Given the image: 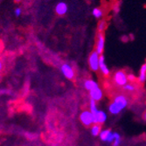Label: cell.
Masks as SVG:
<instances>
[{
    "instance_id": "7a4b0ae2",
    "label": "cell",
    "mask_w": 146,
    "mask_h": 146,
    "mask_svg": "<svg viewBox=\"0 0 146 146\" xmlns=\"http://www.w3.org/2000/svg\"><path fill=\"white\" fill-rule=\"evenodd\" d=\"M80 119H81L82 123L86 126H90L92 124H95L94 115L90 111H83L81 114V115H80Z\"/></svg>"
},
{
    "instance_id": "603a6c76",
    "label": "cell",
    "mask_w": 146,
    "mask_h": 146,
    "mask_svg": "<svg viewBox=\"0 0 146 146\" xmlns=\"http://www.w3.org/2000/svg\"><path fill=\"white\" fill-rule=\"evenodd\" d=\"M134 79V75L133 74H129V75H128V81L129 80H133Z\"/></svg>"
},
{
    "instance_id": "8fae6325",
    "label": "cell",
    "mask_w": 146,
    "mask_h": 146,
    "mask_svg": "<svg viewBox=\"0 0 146 146\" xmlns=\"http://www.w3.org/2000/svg\"><path fill=\"white\" fill-rule=\"evenodd\" d=\"M55 11L58 15H64L67 13L68 11V5L64 3V2H60L59 4H57L56 7H55Z\"/></svg>"
},
{
    "instance_id": "4fadbf2b",
    "label": "cell",
    "mask_w": 146,
    "mask_h": 146,
    "mask_svg": "<svg viewBox=\"0 0 146 146\" xmlns=\"http://www.w3.org/2000/svg\"><path fill=\"white\" fill-rule=\"evenodd\" d=\"M138 80H139V82L141 83H143L146 81V62L142 66L141 68H140Z\"/></svg>"
},
{
    "instance_id": "ac0fdd59",
    "label": "cell",
    "mask_w": 146,
    "mask_h": 146,
    "mask_svg": "<svg viewBox=\"0 0 146 146\" xmlns=\"http://www.w3.org/2000/svg\"><path fill=\"white\" fill-rule=\"evenodd\" d=\"M112 143H113V146H119L121 143V136L119 135L117 132H115V138Z\"/></svg>"
},
{
    "instance_id": "e0dca14e",
    "label": "cell",
    "mask_w": 146,
    "mask_h": 146,
    "mask_svg": "<svg viewBox=\"0 0 146 146\" xmlns=\"http://www.w3.org/2000/svg\"><path fill=\"white\" fill-rule=\"evenodd\" d=\"M98 111V109H97V106L96 104V102L94 100L90 99V112L94 115L96 114V112Z\"/></svg>"
},
{
    "instance_id": "8992f818",
    "label": "cell",
    "mask_w": 146,
    "mask_h": 146,
    "mask_svg": "<svg viewBox=\"0 0 146 146\" xmlns=\"http://www.w3.org/2000/svg\"><path fill=\"white\" fill-rule=\"evenodd\" d=\"M104 44H105V38L104 35L102 33H99L97 35V39H96V52L99 55H102L103 49H104Z\"/></svg>"
},
{
    "instance_id": "d6986e66",
    "label": "cell",
    "mask_w": 146,
    "mask_h": 146,
    "mask_svg": "<svg viewBox=\"0 0 146 146\" xmlns=\"http://www.w3.org/2000/svg\"><path fill=\"white\" fill-rule=\"evenodd\" d=\"M106 27H107V23H106L104 20L100 21V23L98 24V30H99V32L102 33V32L106 29Z\"/></svg>"
},
{
    "instance_id": "5bb4252c",
    "label": "cell",
    "mask_w": 146,
    "mask_h": 146,
    "mask_svg": "<svg viewBox=\"0 0 146 146\" xmlns=\"http://www.w3.org/2000/svg\"><path fill=\"white\" fill-rule=\"evenodd\" d=\"M101 131L102 130H101V127H100L99 124H94L91 128V134L93 136H95V137L99 136L100 133H101Z\"/></svg>"
},
{
    "instance_id": "52a82bcc",
    "label": "cell",
    "mask_w": 146,
    "mask_h": 146,
    "mask_svg": "<svg viewBox=\"0 0 146 146\" xmlns=\"http://www.w3.org/2000/svg\"><path fill=\"white\" fill-rule=\"evenodd\" d=\"M95 124H102L107 120V114L102 110H98L96 114H94Z\"/></svg>"
},
{
    "instance_id": "9c48e42d",
    "label": "cell",
    "mask_w": 146,
    "mask_h": 146,
    "mask_svg": "<svg viewBox=\"0 0 146 146\" xmlns=\"http://www.w3.org/2000/svg\"><path fill=\"white\" fill-rule=\"evenodd\" d=\"M89 95H90V98L92 100H94L95 102H98L102 98V91L100 88H96L95 89H93L91 91H89Z\"/></svg>"
},
{
    "instance_id": "ffe728a7",
    "label": "cell",
    "mask_w": 146,
    "mask_h": 146,
    "mask_svg": "<svg viewBox=\"0 0 146 146\" xmlns=\"http://www.w3.org/2000/svg\"><path fill=\"white\" fill-rule=\"evenodd\" d=\"M123 88H124V90H126V91H134L135 90V87L132 85V84H130V83H127L125 86H123Z\"/></svg>"
},
{
    "instance_id": "2e32d148",
    "label": "cell",
    "mask_w": 146,
    "mask_h": 146,
    "mask_svg": "<svg viewBox=\"0 0 146 146\" xmlns=\"http://www.w3.org/2000/svg\"><path fill=\"white\" fill-rule=\"evenodd\" d=\"M92 14L96 19H101L103 15V12L101 9L99 8H95L94 10L92 11Z\"/></svg>"
},
{
    "instance_id": "9a60e30c",
    "label": "cell",
    "mask_w": 146,
    "mask_h": 146,
    "mask_svg": "<svg viewBox=\"0 0 146 146\" xmlns=\"http://www.w3.org/2000/svg\"><path fill=\"white\" fill-rule=\"evenodd\" d=\"M109 111H110L112 115H118L119 113L121 112L120 109H119L114 102H112V103L110 105V107H109Z\"/></svg>"
},
{
    "instance_id": "5b68a950",
    "label": "cell",
    "mask_w": 146,
    "mask_h": 146,
    "mask_svg": "<svg viewBox=\"0 0 146 146\" xmlns=\"http://www.w3.org/2000/svg\"><path fill=\"white\" fill-rule=\"evenodd\" d=\"M60 71H61V73L63 74V75L66 78H68L69 80L73 79L74 76V69H73V68L71 67L69 64H67V63L63 64L60 67Z\"/></svg>"
},
{
    "instance_id": "277c9868",
    "label": "cell",
    "mask_w": 146,
    "mask_h": 146,
    "mask_svg": "<svg viewBox=\"0 0 146 146\" xmlns=\"http://www.w3.org/2000/svg\"><path fill=\"white\" fill-rule=\"evenodd\" d=\"M100 138L104 141V142H107V143H113L114 142V138H115V133L110 129H104L102 130L101 133L99 135Z\"/></svg>"
},
{
    "instance_id": "44dd1931",
    "label": "cell",
    "mask_w": 146,
    "mask_h": 146,
    "mask_svg": "<svg viewBox=\"0 0 146 146\" xmlns=\"http://www.w3.org/2000/svg\"><path fill=\"white\" fill-rule=\"evenodd\" d=\"M20 13H21V9L20 8H17L15 10V15L16 16H19L20 15Z\"/></svg>"
},
{
    "instance_id": "cb8c5ba5",
    "label": "cell",
    "mask_w": 146,
    "mask_h": 146,
    "mask_svg": "<svg viewBox=\"0 0 146 146\" xmlns=\"http://www.w3.org/2000/svg\"><path fill=\"white\" fill-rule=\"evenodd\" d=\"M143 118H144V120L146 121V112L144 113V115H143Z\"/></svg>"
},
{
    "instance_id": "ba28073f",
    "label": "cell",
    "mask_w": 146,
    "mask_h": 146,
    "mask_svg": "<svg viewBox=\"0 0 146 146\" xmlns=\"http://www.w3.org/2000/svg\"><path fill=\"white\" fill-rule=\"evenodd\" d=\"M113 102L117 106L119 109H120L121 111L127 107V104H128V101H127L126 97L123 96H116Z\"/></svg>"
},
{
    "instance_id": "d4e9b609",
    "label": "cell",
    "mask_w": 146,
    "mask_h": 146,
    "mask_svg": "<svg viewBox=\"0 0 146 146\" xmlns=\"http://www.w3.org/2000/svg\"><path fill=\"white\" fill-rule=\"evenodd\" d=\"M15 1H16V2H19V1H20V0H15Z\"/></svg>"
},
{
    "instance_id": "3957f363",
    "label": "cell",
    "mask_w": 146,
    "mask_h": 146,
    "mask_svg": "<svg viewBox=\"0 0 146 146\" xmlns=\"http://www.w3.org/2000/svg\"><path fill=\"white\" fill-rule=\"evenodd\" d=\"M114 80L118 86L123 87L128 83V75L123 71H118L115 74Z\"/></svg>"
},
{
    "instance_id": "6da1fadb",
    "label": "cell",
    "mask_w": 146,
    "mask_h": 146,
    "mask_svg": "<svg viewBox=\"0 0 146 146\" xmlns=\"http://www.w3.org/2000/svg\"><path fill=\"white\" fill-rule=\"evenodd\" d=\"M100 56L97 52L95 51L93 52L90 54L89 58H88V64L89 67L93 71H97L99 70V60H100Z\"/></svg>"
},
{
    "instance_id": "30bf717a",
    "label": "cell",
    "mask_w": 146,
    "mask_h": 146,
    "mask_svg": "<svg viewBox=\"0 0 146 146\" xmlns=\"http://www.w3.org/2000/svg\"><path fill=\"white\" fill-rule=\"evenodd\" d=\"M99 69L101 70L102 74L103 75H109L110 74V69L108 68L107 64L105 62V58L103 57V55L100 56V60H99Z\"/></svg>"
},
{
    "instance_id": "7402d4cb",
    "label": "cell",
    "mask_w": 146,
    "mask_h": 146,
    "mask_svg": "<svg viewBox=\"0 0 146 146\" xmlns=\"http://www.w3.org/2000/svg\"><path fill=\"white\" fill-rule=\"evenodd\" d=\"M3 68H4V64H3L2 60H0V71H2Z\"/></svg>"
},
{
    "instance_id": "7c38bea8",
    "label": "cell",
    "mask_w": 146,
    "mask_h": 146,
    "mask_svg": "<svg viewBox=\"0 0 146 146\" xmlns=\"http://www.w3.org/2000/svg\"><path fill=\"white\" fill-rule=\"evenodd\" d=\"M84 87L88 91H91V90L95 89L96 88H99L98 83L95 81H93V80H88V81H86L84 82Z\"/></svg>"
}]
</instances>
